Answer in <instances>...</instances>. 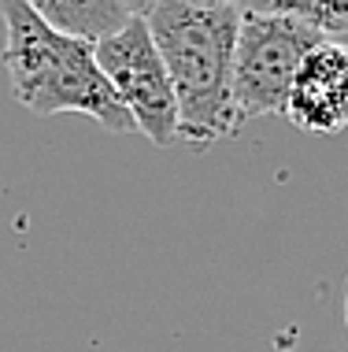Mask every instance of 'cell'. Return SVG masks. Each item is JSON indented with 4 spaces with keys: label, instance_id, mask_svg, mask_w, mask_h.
<instances>
[{
    "label": "cell",
    "instance_id": "8992f818",
    "mask_svg": "<svg viewBox=\"0 0 348 352\" xmlns=\"http://www.w3.org/2000/svg\"><path fill=\"white\" fill-rule=\"evenodd\" d=\"M30 8L56 34L93 49L115 37L134 15H145V4H126V0H30Z\"/></svg>",
    "mask_w": 348,
    "mask_h": 352
},
{
    "label": "cell",
    "instance_id": "5b68a950",
    "mask_svg": "<svg viewBox=\"0 0 348 352\" xmlns=\"http://www.w3.org/2000/svg\"><path fill=\"white\" fill-rule=\"evenodd\" d=\"M281 116L308 134H341L348 126V45H318L304 56Z\"/></svg>",
    "mask_w": 348,
    "mask_h": 352
},
{
    "label": "cell",
    "instance_id": "3957f363",
    "mask_svg": "<svg viewBox=\"0 0 348 352\" xmlns=\"http://www.w3.org/2000/svg\"><path fill=\"white\" fill-rule=\"evenodd\" d=\"M326 45L297 19L270 4L241 8L237 45H233V122L237 130L252 119L281 116L286 97L308 52Z\"/></svg>",
    "mask_w": 348,
    "mask_h": 352
},
{
    "label": "cell",
    "instance_id": "52a82bcc",
    "mask_svg": "<svg viewBox=\"0 0 348 352\" xmlns=\"http://www.w3.org/2000/svg\"><path fill=\"white\" fill-rule=\"evenodd\" d=\"M270 8L297 19L326 45H348V0H281Z\"/></svg>",
    "mask_w": 348,
    "mask_h": 352
},
{
    "label": "cell",
    "instance_id": "ba28073f",
    "mask_svg": "<svg viewBox=\"0 0 348 352\" xmlns=\"http://www.w3.org/2000/svg\"><path fill=\"white\" fill-rule=\"evenodd\" d=\"M345 327H348V285H345Z\"/></svg>",
    "mask_w": 348,
    "mask_h": 352
},
{
    "label": "cell",
    "instance_id": "6da1fadb",
    "mask_svg": "<svg viewBox=\"0 0 348 352\" xmlns=\"http://www.w3.org/2000/svg\"><path fill=\"white\" fill-rule=\"evenodd\" d=\"M145 26L171 78L178 138L196 152L233 138V45L241 8L219 0H159L145 8Z\"/></svg>",
    "mask_w": 348,
    "mask_h": 352
},
{
    "label": "cell",
    "instance_id": "7a4b0ae2",
    "mask_svg": "<svg viewBox=\"0 0 348 352\" xmlns=\"http://www.w3.org/2000/svg\"><path fill=\"white\" fill-rule=\"evenodd\" d=\"M4 23V67L12 93L34 116L78 111L108 134H137L130 111L97 67L93 45L56 34L26 0H0Z\"/></svg>",
    "mask_w": 348,
    "mask_h": 352
},
{
    "label": "cell",
    "instance_id": "277c9868",
    "mask_svg": "<svg viewBox=\"0 0 348 352\" xmlns=\"http://www.w3.org/2000/svg\"><path fill=\"white\" fill-rule=\"evenodd\" d=\"M93 56H97L100 74L115 89L119 104L130 111L137 134H145L156 148L171 145L178 138V104L156 41L145 26V15H134L115 37L100 41Z\"/></svg>",
    "mask_w": 348,
    "mask_h": 352
}]
</instances>
